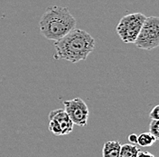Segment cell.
Masks as SVG:
<instances>
[{
  "label": "cell",
  "mask_w": 159,
  "mask_h": 157,
  "mask_svg": "<svg viewBox=\"0 0 159 157\" xmlns=\"http://www.w3.org/2000/svg\"><path fill=\"white\" fill-rule=\"evenodd\" d=\"M49 131L56 136L62 135V130L61 127V125L56 120H49Z\"/></svg>",
  "instance_id": "cell-10"
},
{
  "label": "cell",
  "mask_w": 159,
  "mask_h": 157,
  "mask_svg": "<svg viewBox=\"0 0 159 157\" xmlns=\"http://www.w3.org/2000/svg\"><path fill=\"white\" fill-rule=\"evenodd\" d=\"M149 117L151 120H159V105H156L149 113Z\"/></svg>",
  "instance_id": "cell-12"
},
{
  "label": "cell",
  "mask_w": 159,
  "mask_h": 157,
  "mask_svg": "<svg viewBox=\"0 0 159 157\" xmlns=\"http://www.w3.org/2000/svg\"><path fill=\"white\" fill-rule=\"evenodd\" d=\"M140 151L139 147L132 144H125L121 145L119 157H137L139 152Z\"/></svg>",
  "instance_id": "cell-8"
},
{
  "label": "cell",
  "mask_w": 159,
  "mask_h": 157,
  "mask_svg": "<svg viewBox=\"0 0 159 157\" xmlns=\"http://www.w3.org/2000/svg\"><path fill=\"white\" fill-rule=\"evenodd\" d=\"M149 134H151L157 140L159 139V120H151L149 124Z\"/></svg>",
  "instance_id": "cell-11"
},
{
  "label": "cell",
  "mask_w": 159,
  "mask_h": 157,
  "mask_svg": "<svg viewBox=\"0 0 159 157\" xmlns=\"http://www.w3.org/2000/svg\"><path fill=\"white\" fill-rule=\"evenodd\" d=\"M137 47L142 50H152L159 46L158 17H146L139 31V36L134 42Z\"/></svg>",
  "instance_id": "cell-4"
},
{
  "label": "cell",
  "mask_w": 159,
  "mask_h": 157,
  "mask_svg": "<svg viewBox=\"0 0 159 157\" xmlns=\"http://www.w3.org/2000/svg\"><path fill=\"white\" fill-rule=\"evenodd\" d=\"M64 111L70 119L78 126H85L89 118V108L86 103L80 97L63 102Z\"/></svg>",
  "instance_id": "cell-5"
},
{
  "label": "cell",
  "mask_w": 159,
  "mask_h": 157,
  "mask_svg": "<svg viewBox=\"0 0 159 157\" xmlns=\"http://www.w3.org/2000/svg\"><path fill=\"white\" fill-rule=\"evenodd\" d=\"M146 17L142 13H133L124 16L116 27L119 38L124 43L134 44Z\"/></svg>",
  "instance_id": "cell-3"
},
{
  "label": "cell",
  "mask_w": 159,
  "mask_h": 157,
  "mask_svg": "<svg viewBox=\"0 0 159 157\" xmlns=\"http://www.w3.org/2000/svg\"><path fill=\"white\" fill-rule=\"evenodd\" d=\"M56 120L62 130V135H69L73 130V123L70 119L64 109H55L51 111L49 114V120Z\"/></svg>",
  "instance_id": "cell-6"
},
{
  "label": "cell",
  "mask_w": 159,
  "mask_h": 157,
  "mask_svg": "<svg viewBox=\"0 0 159 157\" xmlns=\"http://www.w3.org/2000/svg\"><path fill=\"white\" fill-rule=\"evenodd\" d=\"M76 27V20L67 7L51 6L41 17L39 29L46 39L57 41Z\"/></svg>",
  "instance_id": "cell-2"
},
{
  "label": "cell",
  "mask_w": 159,
  "mask_h": 157,
  "mask_svg": "<svg viewBox=\"0 0 159 157\" xmlns=\"http://www.w3.org/2000/svg\"><path fill=\"white\" fill-rule=\"evenodd\" d=\"M137 157H155V155L149 152H145V151H139Z\"/></svg>",
  "instance_id": "cell-13"
},
{
  "label": "cell",
  "mask_w": 159,
  "mask_h": 157,
  "mask_svg": "<svg viewBox=\"0 0 159 157\" xmlns=\"http://www.w3.org/2000/svg\"><path fill=\"white\" fill-rule=\"evenodd\" d=\"M54 58L78 63L86 60L95 48V40L88 32L79 28L70 31L61 39L54 42Z\"/></svg>",
  "instance_id": "cell-1"
},
{
  "label": "cell",
  "mask_w": 159,
  "mask_h": 157,
  "mask_svg": "<svg viewBox=\"0 0 159 157\" xmlns=\"http://www.w3.org/2000/svg\"><path fill=\"white\" fill-rule=\"evenodd\" d=\"M121 144L119 141H108L102 148V157H119Z\"/></svg>",
  "instance_id": "cell-7"
},
{
  "label": "cell",
  "mask_w": 159,
  "mask_h": 157,
  "mask_svg": "<svg viewBox=\"0 0 159 157\" xmlns=\"http://www.w3.org/2000/svg\"><path fill=\"white\" fill-rule=\"evenodd\" d=\"M157 140L149 133H142L138 136L137 144L142 147H149L152 146Z\"/></svg>",
  "instance_id": "cell-9"
},
{
  "label": "cell",
  "mask_w": 159,
  "mask_h": 157,
  "mask_svg": "<svg viewBox=\"0 0 159 157\" xmlns=\"http://www.w3.org/2000/svg\"><path fill=\"white\" fill-rule=\"evenodd\" d=\"M128 139H129L130 144L135 145V144H137V141H138V135H137L136 134H131V135H129Z\"/></svg>",
  "instance_id": "cell-14"
}]
</instances>
